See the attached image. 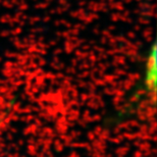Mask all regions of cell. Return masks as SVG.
<instances>
[{"label": "cell", "mask_w": 157, "mask_h": 157, "mask_svg": "<svg viewBox=\"0 0 157 157\" xmlns=\"http://www.w3.org/2000/svg\"><path fill=\"white\" fill-rule=\"evenodd\" d=\"M156 78H157V65H156V48L155 45L152 47V51L147 61L146 70V85L149 90L154 92L156 88Z\"/></svg>", "instance_id": "cell-1"}]
</instances>
